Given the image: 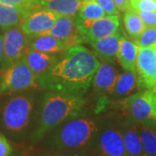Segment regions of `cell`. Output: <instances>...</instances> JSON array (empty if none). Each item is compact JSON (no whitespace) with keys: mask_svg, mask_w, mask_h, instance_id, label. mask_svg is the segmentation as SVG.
Wrapping results in <instances>:
<instances>
[{"mask_svg":"<svg viewBox=\"0 0 156 156\" xmlns=\"http://www.w3.org/2000/svg\"><path fill=\"white\" fill-rule=\"evenodd\" d=\"M119 11H127L131 8L130 0H114Z\"/></svg>","mask_w":156,"mask_h":156,"instance_id":"1f68e13d","label":"cell"},{"mask_svg":"<svg viewBox=\"0 0 156 156\" xmlns=\"http://www.w3.org/2000/svg\"><path fill=\"white\" fill-rule=\"evenodd\" d=\"M33 109L32 101L25 95H17L5 103L2 110V125L9 134L21 136L28 128Z\"/></svg>","mask_w":156,"mask_h":156,"instance_id":"277c9868","label":"cell"},{"mask_svg":"<svg viewBox=\"0 0 156 156\" xmlns=\"http://www.w3.org/2000/svg\"><path fill=\"white\" fill-rule=\"evenodd\" d=\"M26 62L37 79L52 67L56 62L57 56L54 54L43 53L29 48L26 50L22 58Z\"/></svg>","mask_w":156,"mask_h":156,"instance_id":"4fadbf2b","label":"cell"},{"mask_svg":"<svg viewBox=\"0 0 156 156\" xmlns=\"http://www.w3.org/2000/svg\"><path fill=\"white\" fill-rule=\"evenodd\" d=\"M37 77L23 59L12 63L0 74V93L11 94L37 88Z\"/></svg>","mask_w":156,"mask_h":156,"instance_id":"8992f818","label":"cell"},{"mask_svg":"<svg viewBox=\"0 0 156 156\" xmlns=\"http://www.w3.org/2000/svg\"><path fill=\"white\" fill-rule=\"evenodd\" d=\"M106 16V13L95 0H84L80 10L76 15V19H97Z\"/></svg>","mask_w":156,"mask_h":156,"instance_id":"cb8c5ba5","label":"cell"},{"mask_svg":"<svg viewBox=\"0 0 156 156\" xmlns=\"http://www.w3.org/2000/svg\"><path fill=\"white\" fill-rule=\"evenodd\" d=\"M122 130L128 156H144L137 124L128 122Z\"/></svg>","mask_w":156,"mask_h":156,"instance_id":"d6986e66","label":"cell"},{"mask_svg":"<svg viewBox=\"0 0 156 156\" xmlns=\"http://www.w3.org/2000/svg\"><path fill=\"white\" fill-rule=\"evenodd\" d=\"M123 22L127 32L134 40L137 38L146 28L144 23L142 22L137 11L132 8L125 11Z\"/></svg>","mask_w":156,"mask_h":156,"instance_id":"603a6c76","label":"cell"},{"mask_svg":"<svg viewBox=\"0 0 156 156\" xmlns=\"http://www.w3.org/2000/svg\"><path fill=\"white\" fill-rule=\"evenodd\" d=\"M136 71L138 73V86L140 89H156V46L139 48Z\"/></svg>","mask_w":156,"mask_h":156,"instance_id":"ba28073f","label":"cell"},{"mask_svg":"<svg viewBox=\"0 0 156 156\" xmlns=\"http://www.w3.org/2000/svg\"><path fill=\"white\" fill-rule=\"evenodd\" d=\"M30 37L31 39L29 37V48L43 53L55 54L69 49L62 41L50 35H38Z\"/></svg>","mask_w":156,"mask_h":156,"instance_id":"e0dca14e","label":"cell"},{"mask_svg":"<svg viewBox=\"0 0 156 156\" xmlns=\"http://www.w3.org/2000/svg\"><path fill=\"white\" fill-rule=\"evenodd\" d=\"M139 47L133 41L122 37L117 60L120 65L128 71L136 72V60Z\"/></svg>","mask_w":156,"mask_h":156,"instance_id":"2e32d148","label":"cell"},{"mask_svg":"<svg viewBox=\"0 0 156 156\" xmlns=\"http://www.w3.org/2000/svg\"><path fill=\"white\" fill-rule=\"evenodd\" d=\"M95 147L97 156H128L122 130L115 127L101 128L95 140Z\"/></svg>","mask_w":156,"mask_h":156,"instance_id":"9c48e42d","label":"cell"},{"mask_svg":"<svg viewBox=\"0 0 156 156\" xmlns=\"http://www.w3.org/2000/svg\"><path fill=\"white\" fill-rule=\"evenodd\" d=\"M122 37L115 33L103 38L91 41L89 44L93 48L96 57H99L103 62H111L117 56L120 48Z\"/></svg>","mask_w":156,"mask_h":156,"instance_id":"5bb4252c","label":"cell"},{"mask_svg":"<svg viewBox=\"0 0 156 156\" xmlns=\"http://www.w3.org/2000/svg\"><path fill=\"white\" fill-rule=\"evenodd\" d=\"M134 43L139 48L156 46V27H146Z\"/></svg>","mask_w":156,"mask_h":156,"instance_id":"d4e9b609","label":"cell"},{"mask_svg":"<svg viewBox=\"0 0 156 156\" xmlns=\"http://www.w3.org/2000/svg\"><path fill=\"white\" fill-rule=\"evenodd\" d=\"M107 16H119V11L114 0H95Z\"/></svg>","mask_w":156,"mask_h":156,"instance_id":"f1b7e54d","label":"cell"},{"mask_svg":"<svg viewBox=\"0 0 156 156\" xmlns=\"http://www.w3.org/2000/svg\"><path fill=\"white\" fill-rule=\"evenodd\" d=\"M36 156H96L93 153H90L88 150L77 151H61V152H48L38 154Z\"/></svg>","mask_w":156,"mask_h":156,"instance_id":"83f0119b","label":"cell"},{"mask_svg":"<svg viewBox=\"0 0 156 156\" xmlns=\"http://www.w3.org/2000/svg\"><path fill=\"white\" fill-rule=\"evenodd\" d=\"M4 56V39L0 36V62L3 59Z\"/></svg>","mask_w":156,"mask_h":156,"instance_id":"d6a6232c","label":"cell"},{"mask_svg":"<svg viewBox=\"0 0 156 156\" xmlns=\"http://www.w3.org/2000/svg\"><path fill=\"white\" fill-rule=\"evenodd\" d=\"M30 12L21 7L0 3V27L5 30L17 27Z\"/></svg>","mask_w":156,"mask_h":156,"instance_id":"ac0fdd59","label":"cell"},{"mask_svg":"<svg viewBox=\"0 0 156 156\" xmlns=\"http://www.w3.org/2000/svg\"><path fill=\"white\" fill-rule=\"evenodd\" d=\"M84 0H39L40 7L60 15L76 17Z\"/></svg>","mask_w":156,"mask_h":156,"instance_id":"ffe728a7","label":"cell"},{"mask_svg":"<svg viewBox=\"0 0 156 156\" xmlns=\"http://www.w3.org/2000/svg\"><path fill=\"white\" fill-rule=\"evenodd\" d=\"M100 64L94 52L82 45H75L37 78V85L51 91L83 95L90 87Z\"/></svg>","mask_w":156,"mask_h":156,"instance_id":"6da1fadb","label":"cell"},{"mask_svg":"<svg viewBox=\"0 0 156 156\" xmlns=\"http://www.w3.org/2000/svg\"><path fill=\"white\" fill-rule=\"evenodd\" d=\"M153 124H137L144 156H156V128Z\"/></svg>","mask_w":156,"mask_h":156,"instance_id":"7402d4cb","label":"cell"},{"mask_svg":"<svg viewBox=\"0 0 156 156\" xmlns=\"http://www.w3.org/2000/svg\"><path fill=\"white\" fill-rule=\"evenodd\" d=\"M78 30L84 43L103 38L118 32L119 16H106L97 19H76Z\"/></svg>","mask_w":156,"mask_h":156,"instance_id":"52a82bcc","label":"cell"},{"mask_svg":"<svg viewBox=\"0 0 156 156\" xmlns=\"http://www.w3.org/2000/svg\"><path fill=\"white\" fill-rule=\"evenodd\" d=\"M145 27H156V12L155 11H136Z\"/></svg>","mask_w":156,"mask_h":156,"instance_id":"f546056e","label":"cell"},{"mask_svg":"<svg viewBox=\"0 0 156 156\" xmlns=\"http://www.w3.org/2000/svg\"><path fill=\"white\" fill-rule=\"evenodd\" d=\"M42 35H50L62 41L68 48L84 43L78 30L76 17L60 15L54 26Z\"/></svg>","mask_w":156,"mask_h":156,"instance_id":"7c38bea8","label":"cell"},{"mask_svg":"<svg viewBox=\"0 0 156 156\" xmlns=\"http://www.w3.org/2000/svg\"><path fill=\"white\" fill-rule=\"evenodd\" d=\"M60 14L44 8L36 9L24 17L20 28L29 37L42 35L54 26Z\"/></svg>","mask_w":156,"mask_h":156,"instance_id":"8fae6325","label":"cell"},{"mask_svg":"<svg viewBox=\"0 0 156 156\" xmlns=\"http://www.w3.org/2000/svg\"><path fill=\"white\" fill-rule=\"evenodd\" d=\"M0 3L21 7L31 11L40 7L39 0H0Z\"/></svg>","mask_w":156,"mask_h":156,"instance_id":"484cf974","label":"cell"},{"mask_svg":"<svg viewBox=\"0 0 156 156\" xmlns=\"http://www.w3.org/2000/svg\"><path fill=\"white\" fill-rule=\"evenodd\" d=\"M101 129L93 118H72L52 129L43 138V147L48 152L88 150L95 146Z\"/></svg>","mask_w":156,"mask_h":156,"instance_id":"7a4b0ae2","label":"cell"},{"mask_svg":"<svg viewBox=\"0 0 156 156\" xmlns=\"http://www.w3.org/2000/svg\"><path fill=\"white\" fill-rule=\"evenodd\" d=\"M130 5L134 11L156 12V0H130Z\"/></svg>","mask_w":156,"mask_h":156,"instance_id":"4316f807","label":"cell"},{"mask_svg":"<svg viewBox=\"0 0 156 156\" xmlns=\"http://www.w3.org/2000/svg\"><path fill=\"white\" fill-rule=\"evenodd\" d=\"M84 104L85 100L82 95L61 91L46 94L42 103L38 122L30 135L31 141L42 140L52 129L77 116Z\"/></svg>","mask_w":156,"mask_h":156,"instance_id":"3957f363","label":"cell"},{"mask_svg":"<svg viewBox=\"0 0 156 156\" xmlns=\"http://www.w3.org/2000/svg\"><path fill=\"white\" fill-rule=\"evenodd\" d=\"M153 92H154V100H155V104H156V89H152Z\"/></svg>","mask_w":156,"mask_h":156,"instance_id":"836d02e7","label":"cell"},{"mask_svg":"<svg viewBox=\"0 0 156 156\" xmlns=\"http://www.w3.org/2000/svg\"><path fill=\"white\" fill-rule=\"evenodd\" d=\"M138 86V77L136 72L128 71L119 74L116 82L112 89L110 95L115 97H122L130 95Z\"/></svg>","mask_w":156,"mask_h":156,"instance_id":"44dd1931","label":"cell"},{"mask_svg":"<svg viewBox=\"0 0 156 156\" xmlns=\"http://www.w3.org/2000/svg\"><path fill=\"white\" fill-rule=\"evenodd\" d=\"M129 122L156 125V104L154 92L147 89L120 101L118 105Z\"/></svg>","mask_w":156,"mask_h":156,"instance_id":"5b68a950","label":"cell"},{"mask_svg":"<svg viewBox=\"0 0 156 156\" xmlns=\"http://www.w3.org/2000/svg\"><path fill=\"white\" fill-rule=\"evenodd\" d=\"M119 73L110 62H104L100 64L95 71L92 80L93 88L98 92H107L110 94L116 82Z\"/></svg>","mask_w":156,"mask_h":156,"instance_id":"9a60e30c","label":"cell"},{"mask_svg":"<svg viewBox=\"0 0 156 156\" xmlns=\"http://www.w3.org/2000/svg\"><path fill=\"white\" fill-rule=\"evenodd\" d=\"M29 37L17 27L6 29L4 33V64L7 67L21 60L28 49Z\"/></svg>","mask_w":156,"mask_h":156,"instance_id":"30bf717a","label":"cell"},{"mask_svg":"<svg viewBox=\"0 0 156 156\" xmlns=\"http://www.w3.org/2000/svg\"><path fill=\"white\" fill-rule=\"evenodd\" d=\"M12 148L5 135L0 133V156H10Z\"/></svg>","mask_w":156,"mask_h":156,"instance_id":"4dcf8cb0","label":"cell"}]
</instances>
